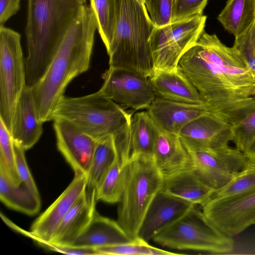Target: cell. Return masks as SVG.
<instances>
[{"label":"cell","mask_w":255,"mask_h":255,"mask_svg":"<svg viewBox=\"0 0 255 255\" xmlns=\"http://www.w3.org/2000/svg\"><path fill=\"white\" fill-rule=\"evenodd\" d=\"M178 67L199 92L209 113L232 125L255 110V75L248 68L212 62L196 44Z\"/></svg>","instance_id":"cell-1"},{"label":"cell","mask_w":255,"mask_h":255,"mask_svg":"<svg viewBox=\"0 0 255 255\" xmlns=\"http://www.w3.org/2000/svg\"><path fill=\"white\" fill-rule=\"evenodd\" d=\"M97 29L93 11L86 5L65 35L41 78L31 88L40 122L53 120L68 84L88 70Z\"/></svg>","instance_id":"cell-2"},{"label":"cell","mask_w":255,"mask_h":255,"mask_svg":"<svg viewBox=\"0 0 255 255\" xmlns=\"http://www.w3.org/2000/svg\"><path fill=\"white\" fill-rule=\"evenodd\" d=\"M86 0H27L25 35L26 85L41 78Z\"/></svg>","instance_id":"cell-3"},{"label":"cell","mask_w":255,"mask_h":255,"mask_svg":"<svg viewBox=\"0 0 255 255\" xmlns=\"http://www.w3.org/2000/svg\"><path fill=\"white\" fill-rule=\"evenodd\" d=\"M154 27L143 0H119L114 33L107 50L109 67L149 78L153 72L150 37Z\"/></svg>","instance_id":"cell-4"},{"label":"cell","mask_w":255,"mask_h":255,"mask_svg":"<svg viewBox=\"0 0 255 255\" xmlns=\"http://www.w3.org/2000/svg\"><path fill=\"white\" fill-rule=\"evenodd\" d=\"M132 113L99 91L78 97H63L54 118H63L81 130L99 140L117 136L126 130Z\"/></svg>","instance_id":"cell-5"},{"label":"cell","mask_w":255,"mask_h":255,"mask_svg":"<svg viewBox=\"0 0 255 255\" xmlns=\"http://www.w3.org/2000/svg\"><path fill=\"white\" fill-rule=\"evenodd\" d=\"M163 179L152 157L139 156L129 160L117 221L131 239L138 237L145 214L161 190Z\"/></svg>","instance_id":"cell-6"},{"label":"cell","mask_w":255,"mask_h":255,"mask_svg":"<svg viewBox=\"0 0 255 255\" xmlns=\"http://www.w3.org/2000/svg\"><path fill=\"white\" fill-rule=\"evenodd\" d=\"M152 240L160 246L178 250L224 254L234 249L232 237L222 234L210 225L196 206Z\"/></svg>","instance_id":"cell-7"},{"label":"cell","mask_w":255,"mask_h":255,"mask_svg":"<svg viewBox=\"0 0 255 255\" xmlns=\"http://www.w3.org/2000/svg\"><path fill=\"white\" fill-rule=\"evenodd\" d=\"M26 86L25 61L17 31L0 26V119L10 132L15 107Z\"/></svg>","instance_id":"cell-8"},{"label":"cell","mask_w":255,"mask_h":255,"mask_svg":"<svg viewBox=\"0 0 255 255\" xmlns=\"http://www.w3.org/2000/svg\"><path fill=\"white\" fill-rule=\"evenodd\" d=\"M207 17L203 14L154 27L150 37L153 72L177 69L181 57L204 32Z\"/></svg>","instance_id":"cell-9"},{"label":"cell","mask_w":255,"mask_h":255,"mask_svg":"<svg viewBox=\"0 0 255 255\" xmlns=\"http://www.w3.org/2000/svg\"><path fill=\"white\" fill-rule=\"evenodd\" d=\"M201 211L213 228L232 237L255 225V190L228 198H211Z\"/></svg>","instance_id":"cell-10"},{"label":"cell","mask_w":255,"mask_h":255,"mask_svg":"<svg viewBox=\"0 0 255 255\" xmlns=\"http://www.w3.org/2000/svg\"><path fill=\"white\" fill-rule=\"evenodd\" d=\"M99 92L124 108L147 109L156 98L149 78L134 71L109 67Z\"/></svg>","instance_id":"cell-11"},{"label":"cell","mask_w":255,"mask_h":255,"mask_svg":"<svg viewBox=\"0 0 255 255\" xmlns=\"http://www.w3.org/2000/svg\"><path fill=\"white\" fill-rule=\"evenodd\" d=\"M188 150L193 169L215 192L225 186L249 160L243 152L228 145L214 149Z\"/></svg>","instance_id":"cell-12"},{"label":"cell","mask_w":255,"mask_h":255,"mask_svg":"<svg viewBox=\"0 0 255 255\" xmlns=\"http://www.w3.org/2000/svg\"><path fill=\"white\" fill-rule=\"evenodd\" d=\"M53 121L58 149L75 175L87 176L99 140L63 118H56Z\"/></svg>","instance_id":"cell-13"},{"label":"cell","mask_w":255,"mask_h":255,"mask_svg":"<svg viewBox=\"0 0 255 255\" xmlns=\"http://www.w3.org/2000/svg\"><path fill=\"white\" fill-rule=\"evenodd\" d=\"M87 176L75 175L60 195L33 222L29 232H20L35 242H50L72 206L85 191Z\"/></svg>","instance_id":"cell-14"},{"label":"cell","mask_w":255,"mask_h":255,"mask_svg":"<svg viewBox=\"0 0 255 255\" xmlns=\"http://www.w3.org/2000/svg\"><path fill=\"white\" fill-rule=\"evenodd\" d=\"M178 135L189 150L217 149L232 140L231 125L208 112L186 124Z\"/></svg>","instance_id":"cell-15"},{"label":"cell","mask_w":255,"mask_h":255,"mask_svg":"<svg viewBox=\"0 0 255 255\" xmlns=\"http://www.w3.org/2000/svg\"><path fill=\"white\" fill-rule=\"evenodd\" d=\"M196 205L162 191L151 202L142 221L138 237L148 242Z\"/></svg>","instance_id":"cell-16"},{"label":"cell","mask_w":255,"mask_h":255,"mask_svg":"<svg viewBox=\"0 0 255 255\" xmlns=\"http://www.w3.org/2000/svg\"><path fill=\"white\" fill-rule=\"evenodd\" d=\"M97 201L96 190H86L66 215L49 242L62 246L73 245L98 213Z\"/></svg>","instance_id":"cell-17"},{"label":"cell","mask_w":255,"mask_h":255,"mask_svg":"<svg viewBox=\"0 0 255 255\" xmlns=\"http://www.w3.org/2000/svg\"><path fill=\"white\" fill-rule=\"evenodd\" d=\"M146 110L160 130L177 134L188 123L208 112L205 105L181 103L157 97Z\"/></svg>","instance_id":"cell-18"},{"label":"cell","mask_w":255,"mask_h":255,"mask_svg":"<svg viewBox=\"0 0 255 255\" xmlns=\"http://www.w3.org/2000/svg\"><path fill=\"white\" fill-rule=\"evenodd\" d=\"M31 88L27 85L15 109L10 134L14 143L25 151L32 147L43 132Z\"/></svg>","instance_id":"cell-19"},{"label":"cell","mask_w":255,"mask_h":255,"mask_svg":"<svg viewBox=\"0 0 255 255\" xmlns=\"http://www.w3.org/2000/svg\"><path fill=\"white\" fill-rule=\"evenodd\" d=\"M152 158L164 178L193 168L188 150L179 135L160 129Z\"/></svg>","instance_id":"cell-20"},{"label":"cell","mask_w":255,"mask_h":255,"mask_svg":"<svg viewBox=\"0 0 255 255\" xmlns=\"http://www.w3.org/2000/svg\"><path fill=\"white\" fill-rule=\"evenodd\" d=\"M148 78L157 98L204 105L197 90L178 67L174 70L154 71Z\"/></svg>","instance_id":"cell-21"},{"label":"cell","mask_w":255,"mask_h":255,"mask_svg":"<svg viewBox=\"0 0 255 255\" xmlns=\"http://www.w3.org/2000/svg\"><path fill=\"white\" fill-rule=\"evenodd\" d=\"M159 131L147 111L133 114L123 143L129 160L139 156L152 157Z\"/></svg>","instance_id":"cell-22"},{"label":"cell","mask_w":255,"mask_h":255,"mask_svg":"<svg viewBox=\"0 0 255 255\" xmlns=\"http://www.w3.org/2000/svg\"><path fill=\"white\" fill-rule=\"evenodd\" d=\"M161 190L201 206L206 204L215 192L198 176L193 168L164 178Z\"/></svg>","instance_id":"cell-23"},{"label":"cell","mask_w":255,"mask_h":255,"mask_svg":"<svg viewBox=\"0 0 255 255\" xmlns=\"http://www.w3.org/2000/svg\"><path fill=\"white\" fill-rule=\"evenodd\" d=\"M132 240L117 221L97 213L73 245L94 248L112 246Z\"/></svg>","instance_id":"cell-24"},{"label":"cell","mask_w":255,"mask_h":255,"mask_svg":"<svg viewBox=\"0 0 255 255\" xmlns=\"http://www.w3.org/2000/svg\"><path fill=\"white\" fill-rule=\"evenodd\" d=\"M0 199L7 207L25 214H37L41 207L40 195L35 194L22 183L16 185L0 170Z\"/></svg>","instance_id":"cell-25"},{"label":"cell","mask_w":255,"mask_h":255,"mask_svg":"<svg viewBox=\"0 0 255 255\" xmlns=\"http://www.w3.org/2000/svg\"><path fill=\"white\" fill-rule=\"evenodd\" d=\"M217 19L226 30L237 37L255 20V0H228Z\"/></svg>","instance_id":"cell-26"},{"label":"cell","mask_w":255,"mask_h":255,"mask_svg":"<svg viewBox=\"0 0 255 255\" xmlns=\"http://www.w3.org/2000/svg\"><path fill=\"white\" fill-rule=\"evenodd\" d=\"M118 153L115 135H109L99 140L87 175L86 190H96Z\"/></svg>","instance_id":"cell-27"},{"label":"cell","mask_w":255,"mask_h":255,"mask_svg":"<svg viewBox=\"0 0 255 255\" xmlns=\"http://www.w3.org/2000/svg\"><path fill=\"white\" fill-rule=\"evenodd\" d=\"M128 163L123 160L119 152L96 189L97 201L110 204L119 203L127 180Z\"/></svg>","instance_id":"cell-28"},{"label":"cell","mask_w":255,"mask_h":255,"mask_svg":"<svg viewBox=\"0 0 255 255\" xmlns=\"http://www.w3.org/2000/svg\"><path fill=\"white\" fill-rule=\"evenodd\" d=\"M90 2L96 18L97 30L108 50L114 33L119 0H90Z\"/></svg>","instance_id":"cell-29"},{"label":"cell","mask_w":255,"mask_h":255,"mask_svg":"<svg viewBox=\"0 0 255 255\" xmlns=\"http://www.w3.org/2000/svg\"><path fill=\"white\" fill-rule=\"evenodd\" d=\"M255 190V161L249 160L244 167L211 198H225Z\"/></svg>","instance_id":"cell-30"},{"label":"cell","mask_w":255,"mask_h":255,"mask_svg":"<svg viewBox=\"0 0 255 255\" xmlns=\"http://www.w3.org/2000/svg\"><path fill=\"white\" fill-rule=\"evenodd\" d=\"M0 170L2 171L13 184L22 183L17 172L14 142L11 134L0 119Z\"/></svg>","instance_id":"cell-31"},{"label":"cell","mask_w":255,"mask_h":255,"mask_svg":"<svg viewBox=\"0 0 255 255\" xmlns=\"http://www.w3.org/2000/svg\"><path fill=\"white\" fill-rule=\"evenodd\" d=\"M100 255H168L176 253L154 247L137 237L128 242L96 248Z\"/></svg>","instance_id":"cell-32"},{"label":"cell","mask_w":255,"mask_h":255,"mask_svg":"<svg viewBox=\"0 0 255 255\" xmlns=\"http://www.w3.org/2000/svg\"><path fill=\"white\" fill-rule=\"evenodd\" d=\"M232 141L245 152L255 139V110L231 125Z\"/></svg>","instance_id":"cell-33"},{"label":"cell","mask_w":255,"mask_h":255,"mask_svg":"<svg viewBox=\"0 0 255 255\" xmlns=\"http://www.w3.org/2000/svg\"><path fill=\"white\" fill-rule=\"evenodd\" d=\"M143 2L154 27L172 23L173 0H143Z\"/></svg>","instance_id":"cell-34"},{"label":"cell","mask_w":255,"mask_h":255,"mask_svg":"<svg viewBox=\"0 0 255 255\" xmlns=\"http://www.w3.org/2000/svg\"><path fill=\"white\" fill-rule=\"evenodd\" d=\"M233 47L240 53L255 75V20L243 34L235 37Z\"/></svg>","instance_id":"cell-35"},{"label":"cell","mask_w":255,"mask_h":255,"mask_svg":"<svg viewBox=\"0 0 255 255\" xmlns=\"http://www.w3.org/2000/svg\"><path fill=\"white\" fill-rule=\"evenodd\" d=\"M205 0H173L172 23L203 15Z\"/></svg>","instance_id":"cell-36"},{"label":"cell","mask_w":255,"mask_h":255,"mask_svg":"<svg viewBox=\"0 0 255 255\" xmlns=\"http://www.w3.org/2000/svg\"><path fill=\"white\" fill-rule=\"evenodd\" d=\"M15 165L22 183L36 194L39 195L36 184L30 172L24 154V150L14 143Z\"/></svg>","instance_id":"cell-37"},{"label":"cell","mask_w":255,"mask_h":255,"mask_svg":"<svg viewBox=\"0 0 255 255\" xmlns=\"http://www.w3.org/2000/svg\"><path fill=\"white\" fill-rule=\"evenodd\" d=\"M41 247L51 251L72 255H99L96 248L80 246H62L50 242H36Z\"/></svg>","instance_id":"cell-38"},{"label":"cell","mask_w":255,"mask_h":255,"mask_svg":"<svg viewBox=\"0 0 255 255\" xmlns=\"http://www.w3.org/2000/svg\"><path fill=\"white\" fill-rule=\"evenodd\" d=\"M21 0H0V26L17 13L20 8Z\"/></svg>","instance_id":"cell-39"},{"label":"cell","mask_w":255,"mask_h":255,"mask_svg":"<svg viewBox=\"0 0 255 255\" xmlns=\"http://www.w3.org/2000/svg\"><path fill=\"white\" fill-rule=\"evenodd\" d=\"M244 153L249 160L255 161V139Z\"/></svg>","instance_id":"cell-40"},{"label":"cell","mask_w":255,"mask_h":255,"mask_svg":"<svg viewBox=\"0 0 255 255\" xmlns=\"http://www.w3.org/2000/svg\"><path fill=\"white\" fill-rule=\"evenodd\" d=\"M206 0V1H208V0Z\"/></svg>","instance_id":"cell-41"}]
</instances>
